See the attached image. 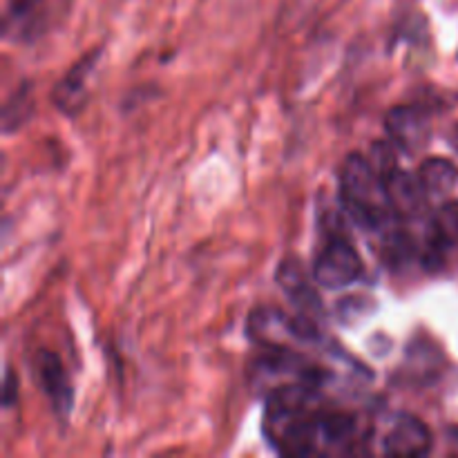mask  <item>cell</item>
Segmentation results:
<instances>
[{
	"instance_id": "cell-11",
	"label": "cell",
	"mask_w": 458,
	"mask_h": 458,
	"mask_svg": "<svg viewBox=\"0 0 458 458\" xmlns=\"http://www.w3.org/2000/svg\"><path fill=\"white\" fill-rule=\"evenodd\" d=\"M40 16H43V0H7L4 31H34Z\"/></svg>"
},
{
	"instance_id": "cell-2",
	"label": "cell",
	"mask_w": 458,
	"mask_h": 458,
	"mask_svg": "<svg viewBox=\"0 0 458 458\" xmlns=\"http://www.w3.org/2000/svg\"><path fill=\"white\" fill-rule=\"evenodd\" d=\"M340 199L352 217L371 231L389 226L396 217L385 177L358 152L349 155L340 168Z\"/></svg>"
},
{
	"instance_id": "cell-5",
	"label": "cell",
	"mask_w": 458,
	"mask_h": 458,
	"mask_svg": "<svg viewBox=\"0 0 458 458\" xmlns=\"http://www.w3.org/2000/svg\"><path fill=\"white\" fill-rule=\"evenodd\" d=\"M98 56H101V49H94L92 54H85L81 61H76L72 65V70L67 72L61 79V83L54 88L52 101L63 114L76 116L88 103V81L92 74L94 65H97Z\"/></svg>"
},
{
	"instance_id": "cell-8",
	"label": "cell",
	"mask_w": 458,
	"mask_h": 458,
	"mask_svg": "<svg viewBox=\"0 0 458 458\" xmlns=\"http://www.w3.org/2000/svg\"><path fill=\"white\" fill-rule=\"evenodd\" d=\"M36 374H38L40 385H43L54 411H56L61 419H65L72 410L74 394H72V385L70 380H67L65 367H63L61 358L52 352H45V349L38 352L36 353Z\"/></svg>"
},
{
	"instance_id": "cell-9",
	"label": "cell",
	"mask_w": 458,
	"mask_h": 458,
	"mask_svg": "<svg viewBox=\"0 0 458 458\" xmlns=\"http://www.w3.org/2000/svg\"><path fill=\"white\" fill-rule=\"evenodd\" d=\"M419 177L423 182L429 197L450 195L458 183V168L447 159H428L419 170Z\"/></svg>"
},
{
	"instance_id": "cell-12",
	"label": "cell",
	"mask_w": 458,
	"mask_h": 458,
	"mask_svg": "<svg viewBox=\"0 0 458 458\" xmlns=\"http://www.w3.org/2000/svg\"><path fill=\"white\" fill-rule=\"evenodd\" d=\"M277 282H280L282 289L289 291V293L293 295L295 302H300L304 293H313V291L309 289L302 268H300V264L295 262V259H284V262H282L280 271H277Z\"/></svg>"
},
{
	"instance_id": "cell-6",
	"label": "cell",
	"mask_w": 458,
	"mask_h": 458,
	"mask_svg": "<svg viewBox=\"0 0 458 458\" xmlns=\"http://www.w3.org/2000/svg\"><path fill=\"white\" fill-rule=\"evenodd\" d=\"M385 186H387L389 199H392L394 210H396V217L405 219H416L423 215V210L428 208V191H425L423 182H420L419 174H411L407 170L396 168L392 165L389 170L383 173Z\"/></svg>"
},
{
	"instance_id": "cell-13",
	"label": "cell",
	"mask_w": 458,
	"mask_h": 458,
	"mask_svg": "<svg viewBox=\"0 0 458 458\" xmlns=\"http://www.w3.org/2000/svg\"><path fill=\"white\" fill-rule=\"evenodd\" d=\"M27 116H30V97H27V89H21V92H16L7 103H4V110H3L4 132L16 130Z\"/></svg>"
},
{
	"instance_id": "cell-10",
	"label": "cell",
	"mask_w": 458,
	"mask_h": 458,
	"mask_svg": "<svg viewBox=\"0 0 458 458\" xmlns=\"http://www.w3.org/2000/svg\"><path fill=\"white\" fill-rule=\"evenodd\" d=\"M429 233L443 250L458 246V201H445L441 208L434 210Z\"/></svg>"
},
{
	"instance_id": "cell-7",
	"label": "cell",
	"mask_w": 458,
	"mask_h": 458,
	"mask_svg": "<svg viewBox=\"0 0 458 458\" xmlns=\"http://www.w3.org/2000/svg\"><path fill=\"white\" fill-rule=\"evenodd\" d=\"M385 130H387L389 139L410 155L423 150L429 141L428 119L423 112L410 106H398L389 110L385 116Z\"/></svg>"
},
{
	"instance_id": "cell-3",
	"label": "cell",
	"mask_w": 458,
	"mask_h": 458,
	"mask_svg": "<svg viewBox=\"0 0 458 458\" xmlns=\"http://www.w3.org/2000/svg\"><path fill=\"white\" fill-rule=\"evenodd\" d=\"M362 276V259L352 244L334 240L325 246L313 264V280L329 291L344 289Z\"/></svg>"
},
{
	"instance_id": "cell-1",
	"label": "cell",
	"mask_w": 458,
	"mask_h": 458,
	"mask_svg": "<svg viewBox=\"0 0 458 458\" xmlns=\"http://www.w3.org/2000/svg\"><path fill=\"white\" fill-rule=\"evenodd\" d=\"M264 432L280 454H344L358 443V420L325 410L318 383L298 380L271 389Z\"/></svg>"
},
{
	"instance_id": "cell-4",
	"label": "cell",
	"mask_w": 458,
	"mask_h": 458,
	"mask_svg": "<svg viewBox=\"0 0 458 458\" xmlns=\"http://www.w3.org/2000/svg\"><path fill=\"white\" fill-rule=\"evenodd\" d=\"M429 447H432L429 429L416 416L410 414L394 416L387 432L383 434V441H380V452L383 454L420 456L428 454Z\"/></svg>"
},
{
	"instance_id": "cell-14",
	"label": "cell",
	"mask_w": 458,
	"mask_h": 458,
	"mask_svg": "<svg viewBox=\"0 0 458 458\" xmlns=\"http://www.w3.org/2000/svg\"><path fill=\"white\" fill-rule=\"evenodd\" d=\"M18 398V380L16 376H13V369L12 367H4V383H3V405L7 407H13V403H16Z\"/></svg>"
}]
</instances>
